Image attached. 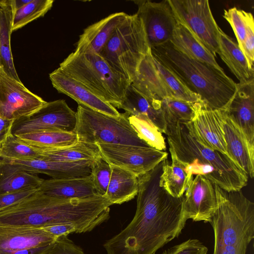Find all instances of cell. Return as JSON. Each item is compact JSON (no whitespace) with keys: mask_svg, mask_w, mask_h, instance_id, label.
I'll return each mask as SVG.
<instances>
[{"mask_svg":"<svg viewBox=\"0 0 254 254\" xmlns=\"http://www.w3.org/2000/svg\"><path fill=\"white\" fill-rule=\"evenodd\" d=\"M163 163L138 177L135 215L103 245L107 254H155L181 234L188 220L183 210L184 195L174 197L160 186Z\"/></svg>","mask_w":254,"mask_h":254,"instance_id":"6da1fadb","label":"cell"},{"mask_svg":"<svg viewBox=\"0 0 254 254\" xmlns=\"http://www.w3.org/2000/svg\"><path fill=\"white\" fill-rule=\"evenodd\" d=\"M169 147L190 176L201 175L227 191H238L247 186L249 177L228 155L197 142L185 124L167 125Z\"/></svg>","mask_w":254,"mask_h":254,"instance_id":"7a4b0ae2","label":"cell"},{"mask_svg":"<svg viewBox=\"0 0 254 254\" xmlns=\"http://www.w3.org/2000/svg\"><path fill=\"white\" fill-rule=\"evenodd\" d=\"M152 56L174 73L209 108L224 110L237 83L224 71L182 53L169 41L151 48Z\"/></svg>","mask_w":254,"mask_h":254,"instance_id":"3957f363","label":"cell"},{"mask_svg":"<svg viewBox=\"0 0 254 254\" xmlns=\"http://www.w3.org/2000/svg\"><path fill=\"white\" fill-rule=\"evenodd\" d=\"M59 68L115 108H120L130 83L98 54H70Z\"/></svg>","mask_w":254,"mask_h":254,"instance_id":"277c9868","label":"cell"},{"mask_svg":"<svg viewBox=\"0 0 254 254\" xmlns=\"http://www.w3.org/2000/svg\"><path fill=\"white\" fill-rule=\"evenodd\" d=\"M217 200L209 223L214 246L247 245L254 238V203L241 190L227 191L214 184Z\"/></svg>","mask_w":254,"mask_h":254,"instance_id":"5b68a950","label":"cell"},{"mask_svg":"<svg viewBox=\"0 0 254 254\" xmlns=\"http://www.w3.org/2000/svg\"><path fill=\"white\" fill-rule=\"evenodd\" d=\"M150 52L143 22L135 13L127 14L116 27L100 55L131 83L142 60Z\"/></svg>","mask_w":254,"mask_h":254,"instance_id":"8992f818","label":"cell"},{"mask_svg":"<svg viewBox=\"0 0 254 254\" xmlns=\"http://www.w3.org/2000/svg\"><path fill=\"white\" fill-rule=\"evenodd\" d=\"M74 129L78 141L99 143L132 145L152 147L142 140L131 126L129 114L108 115L78 105Z\"/></svg>","mask_w":254,"mask_h":254,"instance_id":"52a82bcc","label":"cell"},{"mask_svg":"<svg viewBox=\"0 0 254 254\" xmlns=\"http://www.w3.org/2000/svg\"><path fill=\"white\" fill-rule=\"evenodd\" d=\"M177 21L216 57L219 30L208 0H168Z\"/></svg>","mask_w":254,"mask_h":254,"instance_id":"ba28073f","label":"cell"},{"mask_svg":"<svg viewBox=\"0 0 254 254\" xmlns=\"http://www.w3.org/2000/svg\"><path fill=\"white\" fill-rule=\"evenodd\" d=\"M101 157L110 165L126 169L138 177L167 159L168 153L153 147L132 145L99 143Z\"/></svg>","mask_w":254,"mask_h":254,"instance_id":"9c48e42d","label":"cell"},{"mask_svg":"<svg viewBox=\"0 0 254 254\" xmlns=\"http://www.w3.org/2000/svg\"><path fill=\"white\" fill-rule=\"evenodd\" d=\"M76 113L65 101L59 99L47 102L30 116L15 120L12 127L14 135L41 129L74 131Z\"/></svg>","mask_w":254,"mask_h":254,"instance_id":"30bf717a","label":"cell"},{"mask_svg":"<svg viewBox=\"0 0 254 254\" xmlns=\"http://www.w3.org/2000/svg\"><path fill=\"white\" fill-rule=\"evenodd\" d=\"M46 103L21 82L6 74L0 67V115L2 117L13 121L26 117Z\"/></svg>","mask_w":254,"mask_h":254,"instance_id":"8fae6325","label":"cell"},{"mask_svg":"<svg viewBox=\"0 0 254 254\" xmlns=\"http://www.w3.org/2000/svg\"><path fill=\"white\" fill-rule=\"evenodd\" d=\"M133 1L138 6L136 13L143 22L150 48L169 42L178 21L168 0Z\"/></svg>","mask_w":254,"mask_h":254,"instance_id":"7c38bea8","label":"cell"},{"mask_svg":"<svg viewBox=\"0 0 254 254\" xmlns=\"http://www.w3.org/2000/svg\"><path fill=\"white\" fill-rule=\"evenodd\" d=\"M194 109L193 119L185 124L190 134L207 148L228 156L223 127L224 111L209 108L202 101L195 103Z\"/></svg>","mask_w":254,"mask_h":254,"instance_id":"4fadbf2b","label":"cell"},{"mask_svg":"<svg viewBox=\"0 0 254 254\" xmlns=\"http://www.w3.org/2000/svg\"><path fill=\"white\" fill-rule=\"evenodd\" d=\"M217 207L214 184L196 175L184 194L183 212L188 219L209 223Z\"/></svg>","mask_w":254,"mask_h":254,"instance_id":"5bb4252c","label":"cell"},{"mask_svg":"<svg viewBox=\"0 0 254 254\" xmlns=\"http://www.w3.org/2000/svg\"><path fill=\"white\" fill-rule=\"evenodd\" d=\"M19 169L34 173L44 174L54 179H70L87 177L91 174L93 160L75 162L50 161L39 157L23 159H0Z\"/></svg>","mask_w":254,"mask_h":254,"instance_id":"9a60e30c","label":"cell"},{"mask_svg":"<svg viewBox=\"0 0 254 254\" xmlns=\"http://www.w3.org/2000/svg\"><path fill=\"white\" fill-rule=\"evenodd\" d=\"M254 145V79L237 83L236 91L224 109Z\"/></svg>","mask_w":254,"mask_h":254,"instance_id":"2e32d148","label":"cell"},{"mask_svg":"<svg viewBox=\"0 0 254 254\" xmlns=\"http://www.w3.org/2000/svg\"><path fill=\"white\" fill-rule=\"evenodd\" d=\"M49 78L53 87L59 93L70 97L78 105L108 115L120 116L121 113L116 108L65 75L59 68L50 73Z\"/></svg>","mask_w":254,"mask_h":254,"instance_id":"e0dca14e","label":"cell"},{"mask_svg":"<svg viewBox=\"0 0 254 254\" xmlns=\"http://www.w3.org/2000/svg\"><path fill=\"white\" fill-rule=\"evenodd\" d=\"M224 112L223 127L227 154L249 177L253 179L254 145L249 142L239 126Z\"/></svg>","mask_w":254,"mask_h":254,"instance_id":"ac0fdd59","label":"cell"},{"mask_svg":"<svg viewBox=\"0 0 254 254\" xmlns=\"http://www.w3.org/2000/svg\"><path fill=\"white\" fill-rule=\"evenodd\" d=\"M57 239L40 228L0 226V252L47 246Z\"/></svg>","mask_w":254,"mask_h":254,"instance_id":"d6986e66","label":"cell"},{"mask_svg":"<svg viewBox=\"0 0 254 254\" xmlns=\"http://www.w3.org/2000/svg\"><path fill=\"white\" fill-rule=\"evenodd\" d=\"M127 15L124 12L112 13L88 26L80 35L74 52L100 54L116 27Z\"/></svg>","mask_w":254,"mask_h":254,"instance_id":"ffe728a7","label":"cell"},{"mask_svg":"<svg viewBox=\"0 0 254 254\" xmlns=\"http://www.w3.org/2000/svg\"><path fill=\"white\" fill-rule=\"evenodd\" d=\"M131 85L149 99L160 101L166 97H173L151 52L142 60Z\"/></svg>","mask_w":254,"mask_h":254,"instance_id":"44dd1931","label":"cell"},{"mask_svg":"<svg viewBox=\"0 0 254 254\" xmlns=\"http://www.w3.org/2000/svg\"><path fill=\"white\" fill-rule=\"evenodd\" d=\"M39 190L47 195L64 199L84 198L98 194L90 175L75 178L44 180Z\"/></svg>","mask_w":254,"mask_h":254,"instance_id":"7402d4cb","label":"cell"},{"mask_svg":"<svg viewBox=\"0 0 254 254\" xmlns=\"http://www.w3.org/2000/svg\"><path fill=\"white\" fill-rule=\"evenodd\" d=\"M223 17L231 25L238 45L254 69V20L252 13L235 7L224 10Z\"/></svg>","mask_w":254,"mask_h":254,"instance_id":"603a6c76","label":"cell"},{"mask_svg":"<svg viewBox=\"0 0 254 254\" xmlns=\"http://www.w3.org/2000/svg\"><path fill=\"white\" fill-rule=\"evenodd\" d=\"M120 109L130 115H143L162 133H166L167 124L160 106V101L149 99L130 84L128 87Z\"/></svg>","mask_w":254,"mask_h":254,"instance_id":"cb8c5ba5","label":"cell"},{"mask_svg":"<svg viewBox=\"0 0 254 254\" xmlns=\"http://www.w3.org/2000/svg\"><path fill=\"white\" fill-rule=\"evenodd\" d=\"M218 54L239 80V83L254 79V69L250 67L238 44L220 28L219 30Z\"/></svg>","mask_w":254,"mask_h":254,"instance_id":"d4e9b609","label":"cell"},{"mask_svg":"<svg viewBox=\"0 0 254 254\" xmlns=\"http://www.w3.org/2000/svg\"><path fill=\"white\" fill-rule=\"evenodd\" d=\"M14 11L13 0H0V67L8 76L21 82L14 65L10 46Z\"/></svg>","mask_w":254,"mask_h":254,"instance_id":"484cf974","label":"cell"},{"mask_svg":"<svg viewBox=\"0 0 254 254\" xmlns=\"http://www.w3.org/2000/svg\"><path fill=\"white\" fill-rule=\"evenodd\" d=\"M170 42L176 49L189 57L224 71L211 52L178 22Z\"/></svg>","mask_w":254,"mask_h":254,"instance_id":"4316f807","label":"cell"},{"mask_svg":"<svg viewBox=\"0 0 254 254\" xmlns=\"http://www.w3.org/2000/svg\"><path fill=\"white\" fill-rule=\"evenodd\" d=\"M110 166L111 179L104 196L112 205L120 204L134 198L138 191V177L126 169Z\"/></svg>","mask_w":254,"mask_h":254,"instance_id":"83f0119b","label":"cell"},{"mask_svg":"<svg viewBox=\"0 0 254 254\" xmlns=\"http://www.w3.org/2000/svg\"><path fill=\"white\" fill-rule=\"evenodd\" d=\"M33 147L38 151L39 158L50 161L75 162L94 160L101 156L96 144L79 141L71 145L59 148H43Z\"/></svg>","mask_w":254,"mask_h":254,"instance_id":"f1b7e54d","label":"cell"},{"mask_svg":"<svg viewBox=\"0 0 254 254\" xmlns=\"http://www.w3.org/2000/svg\"><path fill=\"white\" fill-rule=\"evenodd\" d=\"M43 181L36 173L19 169L0 159V193L39 188Z\"/></svg>","mask_w":254,"mask_h":254,"instance_id":"f546056e","label":"cell"},{"mask_svg":"<svg viewBox=\"0 0 254 254\" xmlns=\"http://www.w3.org/2000/svg\"><path fill=\"white\" fill-rule=\"evenodd\" d=\"M169 151L172 164H169L167 159L164 160L159 185L172 196L180 198L184 195L193 176H190L185 172L170 147Z\"/></svg>","mask_w":254,"mask_h":254,"instance_id":"4dcf8cb0","label":"cell"},{"mask_svg":"<svg viewBox=\"0 0 254 254\" xmlns=\"http://www.w3.org/2000/svg\"><path fill=\"white\" fill-rule=\"evenodd\" d=\"M15 135L30 145L43 148L65 147L78 141L74 131L56 129L37 130Z\"/></svg>","mask_w":254,"mask_h":254,"instance_id":"1f68e13d","label":"cell"},{"mask_svg":"<svg viewBox=\"0 0 254 254\" xmlns=\"http://www.w3.org/2000/svg\"><path fill=\"white\" fill-rule=\"evenodd\" d=\"M195 103L186 102L173 97H166L160 100V106L167 125L177 122L187 124L195 115Z\"/></svg>","mask_w":254,"mask_h":254,"instance_id":"d6a6232c","label":"cell"},{"mask_svg":"<svg viewBox=\"0 0 254 254\" xmlns=\"http://www.w3.org/2000/svg\"><path fill=\"white\" fill-rule=\"evenodd\" d=\"M128 120L139 137L151 147L166 151V145L162 133L143 115H130Z\"/></svg>","mask_w":254,"mask_h":254,"instance_id":"836d02e7","label":"cell"},{"mask_svg":"<svg viewBox=\"0 0 254 254\" xmlns=\"http://www.w3.org/2000/svg\"><path fill=\"white\" fill-rule=\"evenodd\" d=\"M53 0H31L14 11L12 32L21 28L37 18L44 16L52 8Z\"/></svg>","mask_w":254,"mask_h":254,"instance_id":"e575fe53","label":"cell"},{"mask_svg":"<svg viewBox=\"0 0 254 254\" xmlns=\"http://www.w3.org/2000/svg\"><path fill=\"white\" fill-rule=\"evenodd\" d=\"M153 58L156 65L173 98L192 103L201 101L198 95L190 91L174 73Z\"/></svg>","mask_w":254,"mask_h":254,"instance_id":"d590c367","label":"cell"},{"mask_svg":"<svg viewBox=\"0 0 254 254\" xmlns=\"http://www.w3.org/2000/svg\"><path fill=\"white\" fill-rule=\"evenodd\" d=\"M39 153L32 146L12 133L0 145V159H23L37 158Z\"/></svg>","mask_w":254,"mask_h":254,"instance_id":"8d00e7d4","label":"cell"},{"mask_svg":"<svg viewBox=\"0 0 254 254\" xmlns=\"http://www.w3.org/2000/svg\"><path fill=\"white\" fill-rule=\"evenodd\" d=\"M111 166L101 156L93 160L90 176L98 194L105 196L111 176Z\"/></svg>","mask_w":254,"mask_h":254,"instance_id":"74e56055","label":"cell"},{"mask_svg":"<svg viewBox=\"0 0 254 254\" xmlns=\"http://www.w3.org/2000/svg\"><path fill=\"white\" fill-rule=\"evenodd\" d=\"M207 248L197 239H189L165 250L162 254H207Z\"/></svg>","mask_w":254,"mask_h":254,"instance_id":"f35d334b","label":"cell"},{"mask_svg":"<svg viewBox=\"0 0 254 254\" xmlns=\"http://www.w3.org/2000/svg\"><path fill=\"white\" fill-rule=\"evenodd\" d=\"M46 254H85L81 248L76 245L67 236L58 238L53 246Z\"/></svg>","mask_w":254,"mask_h":254,"instance_id":"ab89813d","label":"cell"},{"mask_svg":"<svg viewBox=\"0 0 254 254\" xmlns=\"http://www.w3.org/2000/svg\"><path fill=\"white\" fill-rule=\"evenodd\" d=\"M39 190L33 188L17 191L0 193V210L13 205L33 194Z\"/></svg>","mask_w":254,"mask_h":254,"instance_id":"60d3db41","label":"cell"},{"mask_svg":"<svg viewBox=\"0 0 254 254\" xmlns=\"http://www.w3.org/2000/svg\"><path fill=\"white\" fill-rule=\"evenodd\" d=\"M40 228L57 238L62 236H67L72 233H76L75 227L70 224H56Z\"/></svg>","mask_w":254,"mask_h":254,"instance_id":"b9f144b4","label":"cell"},{"mask_svg":"<svg viewBox=\"0 0 254 254\" xmlns=\"http://www.w3.org/2000/svg\"><path fill=\"white\" fill-rule=\"evenodd\" d=\"M247 245L214 246L213 254H246Z\"/></svg>","mask_w":254,"mask_h":254,"instance_id":"7bdbcfd3","label":"cell"},{"mask_svg":"<svg viewBox=\"0 0 254 254\" xmlns=\"http://www.w3.org/2000/svg\"><path fill=\"white\" fill-rule=\"evenodd\" d=\"M54 243L44 246L36 247L10 252H0V254H46L52 248Z\"/></svg>","mask_w":254,"mask_h":254,"instance_id":"ee69618b","label":"cell"},{"mask_svg":"<svg viewBox=\"0 0 254 254\" xmlns=\"http://www.w3.org/2000/svg\"><path fill=\"white\" fill-rule=\"evenodd\" d=\"M14 121L9 120L0 115V145L7 137L12 133Z\"/></svg>","mask_w":254,"mask_h":254,"instance_id":"f6af8a7d","label":"cell"},{"mask_svg":"<svg viewBox=\"0 0 254 254\" xmlns=\"http://www.w3.org/2000/svg\"><path fill=\"white\" fill-rule=\"evenodd\" d=\"M30 1L31 0H13L14 9L16 10L21 7Z\"/></svg>","mask_w":254,"mask_h":254,"instance_id":"bcb514c9","label":"cell"}]
</instances>
